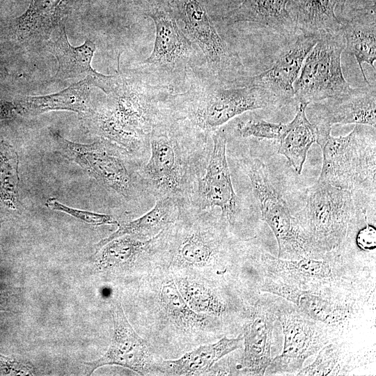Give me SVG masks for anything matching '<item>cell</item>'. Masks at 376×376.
Returning <instances> with one entry per match:
<instances>
[{
  "instance_id": "1",
  "label": "cell",
  "mask_w": 376,
  "mask_h": 376,
  "mask_svg": "<svg viewBox=\"0 0 376 376\" xmlns=\"http://www.w3.org/2000/svg\"><path fill=\"white\" fill-rule=\"evenodd\" d=\"M214 209L182 205L178 219L162 233L161 259L173 274L230 282L244 256V246Z\"/></svg>"
},
{
  "instance_id": "2",
  "label": "cell",
  "mask_w": 376,
  "mask_h": 376,
  "mask_svg": "<svg viewBox=\"0 0 376 376\" xmlns=\"http://www.w3.org/2000/svg\"><path fill=\"white\" fill-rule=\"evenodd\" d=\"M207 138L171 110L160 109L150 136V157L140 170L148 194L190 204L208 162Z\"/></svg>"
},
{
  "instance_id": "3",
  "label": "cell",
  "mask_w": 376,
  "mask_h": 376,
  "mask_svg": "<svg viewBox=\"0 0 376 376\" xmlns=\"http://www.w3.org/2000/svg\"><path fill=\"white\" fill-rule=\"evenodd\" d=\"M350 249L320 256L283 259L260 251L253 261L260 276L279 280L303 290L372 296L375 265L356 257Z\"/></svg>"
},
{
  "instance_id": "4",
  "label": "cell",
  "mask_w": 376,
  "mask_h": 376,
  "mask_svg": "<svg viewBox=\"0 0 376 376\" xmlns=\"http://www.w3.org/2000/svg\"><path fill=\"white\" fill-rule=\"evenodd\" d=\"M148 329L155 343L184 350L214 340L230 330L221 320L192 311L180 295L171 269L159 265L146 279Z\"/></svg>"
},
{
  "instance_id": "5",
  "label": "cell",
  "mask_w": 376,
  "mask_h": 376,
  "mask_svg": "<svg viewBox=\"0 0 376 376\" xmlns=\"http://www.w3.org/2000/svg\"><path fill=\"white\" fill-rule=\"evenodd\" d=\"M81 118L93 134L136 157H146L150 136L160 110L152 91L118 73L113 90Z\"/></svg>"
},
{
  "instance_id": "6",
  "label": "cell",
  "mask_w": 376,
  "mask_h": 376,
  "mask_svg": "<svg viewBox=\"0 0 376 376\" xmlns=\"http://www.w3.org/2000/svg\"><path fill=\"white\" fill-rule=\"evenodd\" d=\"M294 216L317 256L349 248L367 220L351 192L320 180L307 189L304 206Z\"/></svg>"
},
{
  "instance_id": "7",
  "label": "cell",
  "mask_w": 376,
  "mask_h": 376,
  "mask_svg": "<svg viewBox=\"0 0 376 376\" xmlns=\"http://www.w3.org/2000/svg\"><path fill=\"white\" fill-rule=\"evenodd\" d=\"M331 131H318L317 143L322 151V165L318 180L357 194L375 198V128L355 125L345 136H333Z\"/></svg>"
},
{
  "instance_id": "8",
  "label": "cell",
  "mask_w": 376,
  "mask_h": 376,
  "mask_svg": "<svg viewBox=\"0 0 376 376\" xmlns=\"http://www.w3.org/2000/svg\"><path fill=\"white\" fill-rule=\"evenodd\" d=\"M281 107L265 89L234 81L227 86L192 91L185 95L182 110L173 113L193 130L207 136L246 111Z\"/></svg>"
},
{
  "instance_id": "9",
  "label": "cell",
  "mask_w": 376,
  "mask_h": 376,
  "mask_svg": "<svg viewBox=\"0 0 376 376\" xmlns=\"http://www.w3.org/2000/svg\"><path fill=\"white\" fill-rule=\"evenodd\" d=\"M51 136L64 157L81 167L104 187L126 199L148 194L140 170L130 168L132 155L118 145L101 138L90 144L73 142L51 130Z\"/></svg>"
},
{
  "instance_id": "10",
  "label": "cell",
  "mask_w": 376,
  "mask_h": 376,
  "mask_svg": "<svg viewBox=\"0 0 376 376\" xmlns=\"http://www.w3.org/2000/svg\"><path fill=\"white\" fill-rule=\"evenodd\" d=\"M258 203L261 219L271 228L278 244V258L299 259L316 256L299 228L297 219L270 179L266 165L258 158L242 159Z\"/></svg>"
},
{
  "instance_id": "11",
  "label": "cell",
  "mask_w": 376,
  "mask_h": 376,
  "mask_svg": "<svg viewBox=\"0 0 376 376\" xmlns=\"http://www.w3.org/2000/svg\"><path fill=\"white\" fill-rule=\"evenodd\" d=\"M275 313L283 330V347L281 354L272 359L265 375H295L307 359L339 339L329 328L278 296L275 297Z\"/></svg>"
},
{
  "instance_id": "12",
  "label": "cell",
  "mask_w": 376,
  "mask_h": 376,
  "mask_svg": "<svg viewBox=\"0 0 376 376\" xmlns=\"http://www.w3.org/2000/svg\"><path fill=\"white\" fill-rule=\"evenodd\" d=\"M345 42L341 30L322 33L306 56L294 83L295 98L309 105L339 95L351 87L341 67Z\"/></svg>"
},
{
  "instance_id": "13",
  "label": "cell",
  "mask_w": 376,
  "mask_h": 376,
  "mask_svg": "<svg viewBox=\"0 0 376 376\" xmlns=\"http://www.w3.org/2000/svg\"><path fill=\"white\" fill-rule=\"evenodd\" d=\"M275 297L257 290L248 294L240 332L244 350L236 365L239 375L263 376L272 359Z\"/></svg>"
},
{
  "instance_id": "14",
  "label": "cell",
  "mask_w": 376,
  "mask_h": 376,
  "mask_svg": "<svg viewBox=\"0 0 376 376\" xmlns=\"http://www.w3.org/2000/svg\"><path fill=\"white\" fill-rule=\"evenodd\" d=\"M212 139L205 171L197 182L190 205L201 210L219 208L233 228L238 215V201L226 158V134L219 128L212 134Z\"/></svg>"
},
{
  "instance_id": "15",
  "label": "cell",
  "mask_w": 376,
  "mask_h": 376,
  "mask_svg": "<svg viewBox=\"0 0 376 376\" xmlns=\"http://www.w3.org/2000/svg\"><path fill=\"white\" fill-rule=\"evenodd\" d=\"M113 337L108 350L99 359L84 362L86 374L104 366H120L140 375H157L162 359L149 342L140 336L130 323L120 302L111 305Z\"/></svg>"
},
{
  "instance_id": "16",
  "label": "cell",
  "mask_w": 376,
  "mask_h": 376,
  "mask_svg": "<svg viewBox=\"0 0 376 376\" xmlns=\"http://www.w3.org/2000/svg\"><path fill=\"white\" fill-rule=\"evenodd\" d=\"M370 299L352 294L298 289L290 303L342 339L351 323H354L359 313L363 311Z\"/></svg>"
},
{
  "instance_id": "17",
  "label": "cell",
  "mask_w": 376,
  "mask_h": 376,
  "mask_svg": "<svg viewBox=\"0 0 376 376\" xmlns=\"http://www.w3.org/2000/svg\"><path fill=\"white\" fill-rule=\"evenodd\" d=\"M171 9L183 24L185 34L201 48L215 73L239 65L198 0H171Z\"/></svg>"
},
{
  "instance_id": "18",
  "label": "cell",
  "mask_w": 376,
  "mask_h": 376,
  "mask_svg": "<svg viewBox=\"0 0 376 376\" xmlns=\"http://www.w3.org/2000/svg\"><path fill=\"white\" fill-rule=\"evenodd\" d=\"M319 39L318 35L300 33L271 68L253 77L237 79V81L265 89L281 107L289 104L295 99L293 86L304 59Z\"/></svg>"
},
{
  "instance_id": "19",
  "label": "cell",
  "mask_w": 376,
  "mask_h": 376,
  "mask_svg": "<svg viewBox=\"0 0 376 376\" xmlns=\"http://www.w3.org/2000/svg\"><path fill=\"white\" fill-rule=\"evenodd\" d=\"M54 37L47 41L49 51L55 56L58 63L56 78L68 79L91 77L94 80L95 87L105 94L110 93L117 82L118 74L105 75L91 66V61L96 50L95 44L86 39L84 44L75 47L68 41L65 26H61L54 32Z\"/></svg>"
},
{
  "instance_id": "20",
  "label": "cell",
  "mask_w": 376,
  "mask_h": 376,
  "mask_svg": "<svg viewBox=\"0 0 376 376\" xmlns=\"http://www.w3.org/2000/svg\"><path fill=\"white\" fill-rule=\"evenodd\" d=\"M147 14L155 23V39L144 63L167 70L185 67L194 52L192 44L178 26L171 8L156 6Z\"/></svg>"
},
{
  "instance_id": "21",
  "label": "cell",
  "mask_w": 376,
  "mask_h": 376,
  "mask_svg": "<svg viewBox=\"0 0 376 376\" xmlns=\"http://www.w3.org/2000/svg\"><path fill=\"white\" fill-rule=\"evenodd\" d=\"M318 105L313 123L318 127L332 128L335 124L365 125L376 128L375 85L350 88Z\"/></svg>"
},
{
  "instance_id": "22",
  "label": "cell",
  "mask_w": 376,
  "mask_h": 376,
  "mask_svg": "<svg viewBox=\"0 0 376 376\" xmlns=\"http://www.w3.org/2000/svg\"><path fill=\"white\" fill-rule=\"evenodd\" d=\"M79 0H32L23 14L12 20L10 32L24 44L48 41Z\"/></svg>"
},
{
  "instance_id": "23",
  "label": "cell",
  "mask_w": 376,
  "mask_h": 376,
  "mask_svg": "<svg viewBox=\"0 0 376 376\" xmlns=\"http://www.w3.org/2000/svg\"><path fill=\"white\" fill-rule=\"evenodd\" d=\"M243 336H224L218 340L196 346L175 359H161L157 375H208L211 368L225 356L242 348Z\"/></svg>"
},
{
  "instance_id": "24",
  "label": "cell",
  "mask_w": 376,
  "mask_h": 376,
  "mask_svg": "<svg viewBox=\"0 0 376 376\" xmlns=\"http://www.w3.org/2000/svg\"><path fill=\"white\" fill-rule=\"evenodd\" d=\"M94 80L85 77L79 82L55 93L21 97L14 101L16 112L24 116H36L51 111L76 112L81 118L91 110V93Z\"/></svg>"
},
{
  "instance_id": "25",
  "label": "cell",
  "mask_w": 376,
  "mask_h": 376,
  "mask_svg": "<svg viewBox=\"0 0 376 376\" xmlns=\"http://www.w3.org/2000/svg\"><path fill=\"white\" fill-rule=\"evenodd\" d=\"M182 204L176 198L166 196L156 199L155 205L143 216L118 225V228L96 244L99 251L109 242L129 235L140 240H149L158 235L179 218Z\"/></svg>"
},
{
  "instance_id": "26",
  "label": "cell",
  "mask_w": 376,
  "mask_h": 376,
  "mask_svg": "<svg viewBox=\"0 0 376 376\" xmlns=\"http://www.w3.org/2000/svg\"><path fill=\"white\" fill-rule=\"evenodd\" d=\"M288 0H243L224 19L230 24L253 22L283 36L294 35L297 29L288 10Z\"/></svg>"
},
{
  "instance_id": "27",
  "label": "cell",
  "mask_w": 376,
  "mask_h": 376,
  "mask_svg": "<svg viewBox=\"0 0 376 376\" xmlns=\"http://www.w3.org/2000/svg\"><path fill=\"white\" fill-rule=\"evenodd\" d=\"M308 105L299 103L293 120L279 140L278 153L284 156L298 174H301L309 149L318 141L316 126L307 118Z\"/></svg>"
},
{
  "instance_id": "28",
  "label": "cell",
  "mask_w": 376,
  "mask_h": 376,
  "mask_svg": "<svg viewBox=\"0 0 376 376\" xmlns=\"http://www.w3.org/2000/svg\"><path fill=\"white\" fill-rule=\"evenodd\" d=\"M287 8L300 33L320 36L341 30L330 0H288Z\"/></svg>"
},
{
  "instance_id": "29",
  "label": "cell",
  "mask_w": 376,
  "mask_h": 376,
  "mask_svg": "<svg viewBox=\"0 0 376 376\" xmlns=\"http://www.w3.org/2000/svg\"><path fill=\"white\" fill-rule=\"evenodd\" d=\"M341 31L348 52L356 58L366 85H369L363 69L368 63L375 69L376 24L374 13H363L343 22Z\"/></svg>"
},
{
  "instance_id": "30",
  "label": "cell",
  "mask_w": 376,
  "mask_h": 376,
  "mask_svg": "<svg viewBox=\"0 0 376 376\" xmlns=\"http://www.w3.org/2000/svg\"><path fill=\"white\" fill-rule=\"evenodd\" d=\"M317 354L313 363L300 369L295 375H345L355 368L354 356L347 348L346 343L340 339L324 345Z\"/></svg>"
},
{
  "instance_id": "31",
  "label": "cell",
  "mask_w": 376,
  "mask_h": 376,
  "mask_svg": "<svg viewBox=\"0 0 376 376\" xmlns=\"http://www.w3.org/2000/svg\"><path fill=\"white\" fill-rule=\"evenodd\" d=\"M19 158L14 148L0 141V209L15 210L19 205Z\"/></svg>"
},
{
  "instance_id": "32",
  "label": "cell",
  "mask_w": 376,
  "mask_h": 376,
  "mask_svg": "<svg viewBox=\"0 0 376 376\" xmlns=\"http://www.w3.org/2000/svg\"><path fill=\"white\" fill-rule=\"evenodd\" d=\"M287 127L288 123H275L263 119L251 118L239 123L237 131L243 138L254 137L279 141Z\"/></svg>"
},
{
  "instance_id": "33",
  "label": "cell",
  "mask_w": 376,
  "mask_h": 376,
  "mask_svg": "<svg viewBox=\"0 0 376 376\" xmlns=\"http://www.w3.org/2000/svg\"><path fill=\"white\" fill-rule=\"evenodd\" d=\"M45 205L52 210L65 213L82 222L93 226L119 225L118 221L111 215L68 207L55 198H49L45 202Z\"/></svg>"
},
{
  "instance_id": "34",
  "label": "cell",
  "mask_w": 376,
  "mask_h": 376,
  "mask_svg": "<svg viewBox=\"0 0 376 376\" xmlns=\"http://www.w3.org/2000/svg\"><path fill=\"white\" fill-rule=\"evenodd\" d=\"M0 372L6 375H34L32 363L23 359L0 354Z\"/></svg>"
},
{
  "instance_id": "35",
  "label": "cell",
  "mask_w": 376,
  "mask_h": 376,
  "mask_svg": "<svg viewBox=\"0 0 376 376\" xmlns=\"http://www.w3.org/2000/svg\"><path fill=\"white\" fill-rule=\"evenodd\" d=\"M357 249L363 252L375 251L376 248L375 226L365 221L354 234Z\"/></svg>"
},
{
  "instance_id": "36",
  "label": "cell",
  "mask_w": 376,
  "mask_h": 376,
  "mask_svg": "<svg viewBox=\"0 0 376 376\" xmlns=\"http://www.w3.org/2000/svg\"><path fill=\"white\" fill-rule=\"evenodd\" d=\"M16 112L14 102L0 100V120L13 118Z\"/></svg>"
},
{
  "instance_id": "37",
  "label": "cell",
  "mask_w": 376,
  "mask_h": 376,
  "mask_svg": "<svg viewBox=\"0 0 376 376\" xmlns=\"http://www.w3.org/2000/svg\"><path fill=\"white\" fill-rule=\"evenodd\" d=\"M334 8H337L343 13L347 0H330Z\"/></svg>"
},
{
  "instance_id": "38",
  "label": "cell",
  "mask_w": 376,
  "mask_h": 376,
  "mask_svg": "<svg viewBox=\"0 0 376 376\" xmlns=\"http://www.w3.org/2000/svg\"><path fill=\"white\" fill-rule=\"evenodd\" d=\"M7 74L5 64L3 61L2 57L0 54V80H2Z\"/></svg>"
},
{
  "instance_id": "39",
  "label": "cell",
  "mask_w": 376,
  "mask_h": 376,
  "mask_svg": "<svg viewBox=\"0 0 376 376\" xmlns=\"http://www.w3.org/2000/svg\"><path fill=\"white\" fill-rule=\"evenodd\" d=\"M3 296L0 292V311H6V309H5L3 307Z\"/></svg>"
}]
</instances>
